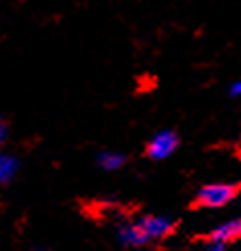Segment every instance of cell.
Returning <instances> with one entry per match:
<instances>
[{"mask_svg":"<svg viewBox=\"0 0 241 251\" xmlns=\"http://www.w3.org/2000/svg\"><path fill=\"white\" fill-rule=\"evenodd\" d=\"M231 94H233V96H241V80H237V82L231 86Z\"/></svg>","mask_w":241,"mask_h":251,"instance_id":"obj_7","label":"cell"},{"mask_svg":"<svg viewBox=\"0 0 241 251\" xmlns=\"http://www.w3.org/2000/svg\"><path fill=\"white\" fill-rule=\"evenodd\" d=\"M19 159L10 153H0V184H6L17 176Z\"/></svg>","mask_w":241,"mask_h":251,"instance_id":"obj_5","label":"cell"},{"mask_svg":"<svg viewBox=\"0 0 241 251\" xmlns=\"http://www.w3.org/2000/svg\"><path fill=\"white\" fill-rule=\"evenodd\" d=\"M237 194V188L233 184H207L205 188H200V192L196 196L198 204L200 206H207V208H221L225 204H229L231 200Z\"/></svg>","mask_w":241,"mask_h":251,"instance_id":"obj_2","label":"cell"},{"mask_svg":"<svg viewBox=\"0 0 241 251\" xmlns=\"http://www.w3.org/2000/svg\"><path fill=\"white\" fill-rule=\"evenodd\" d=\"M98 164H100V168L107 170V172H115V170L123 168L125 157L121 153H117V151H105V153H100Z\"/></svg>","mask_w":241,"mask_h":251,"instance_id":"obj_6","label":"cell"},{"mask_svg":"<svg viewBox=\"0 0 241 251\" xmlns=\"http://www.w3.org/2000/svg\"><path fill=\"white\" fill-rule=\"evenodd\" d=\"M176 147H178V137L172 131H160L154 139L149 141L147 153L154 159H166L176 151Z\"/></svg>","mask_w":241,"mask_h":251,"instance_id":"obj_3","label":"cell"},{"mask_svg":"<svg viewBox=\"0 0 241 251\" xmlns=\"http://www.w3.org/2000/svg\"><path fill=\"white\" fill-rule=\"evenodd\" d=\"M174 229V223L168 217H158V215H151V217H143L131 225H125L119 231V241L123 245H145V243H154L160 241L163 237H168Z\"/></svg>","mask_w":241,"mask_h":251,"instance_id":"obj_1","label":"cell"},{"mask_svg":"<svg viewBox=\"0 0 241 251\" xmlns=\"http://www.w3.org/2000/svg\"><path fill=\"white\" fill-rule=\"evenodd\" d=\"M237 237H241V221H225L219 227H214L211 231V241L213 243H231Z\"/></svg>","mask_w":241,"mask_h":251,"instance_id":"obj_4","label":"cell"},{"mask_svg":"<svg viewBox=\"0 0 241 251\" xmlns=\"http://www.w3.org/2000/svg\"><path fill=\"white\" fill-rule=\"evenodd\" d=\"M209 251H227V245H223V243H213V245L209 247Z\"/></svg>","mask_w":241,"mask_h":251,"instance_id":"obj_8","label":"cell"},{"mask_svg":"<svg viewBox=\"0 0 241 251\" xmlns=\"http://www.w3.org/2000/svg\"><path fill=\"white\" fill-rule=\"evenodd\" d=\"M4 135H6V129H4V125H2V121H0V143L4 141Z\"/></svg>","mask_w":241,"mask_h":251,"instance_id":"obj_9","label":"cell"},{"mask_svg":"<svg viewBox=\"0 0 241 251\" xmlns=\"http://www.w3.org/2000/svg\"><path fill=\"white\" fill-rule=\"evenodd\" d=\"M37 251H49V249H37Z\"/></svg>","mask_w":241,"mask_h":251,"instance_id":"obj_10","label":"cell"}]
</instances>
